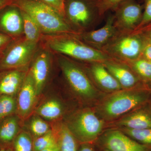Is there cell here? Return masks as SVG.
<instances>
[{
	"mask_svg": "<svg viewBox=\"0 0 151 151\" xmlns=\"http://www.w3.org/2000/svg\"><path fill=\"white\" fill-rule=\"evenodd\" d=\"M150 96L147 88L122 89L105 94L92 108L100 119L111 123L143 106Z\"/></svg>",
	"mask_w": 151,
	"mask_h": 151,
	"instance_id": "1",
	"label": "cell"
},
{
	"mask_svg": "<svg viewBox=\"0 0 151 151\" xmlns=\"http://www.w3.org/2000/svg\"><path fill=\"white\" fill-rule=\"evenodd\" d=\"M60 57L59 67L69 89L85 107H93L106 94L94 86L81 64L64 55Z\"/></svg>",
	"mask_w": 151,
	"mask_h": 151,
	"instance_id": "2",
	"label": "cell"
},
{
	"mask_svg": "<svg viewBox=\"0 0 151 151\" xmlns=\"http://www.w3.org/2000/svg\"><path fill=\"white\" fill-rule=\"evenodd\" d=\"M12 6L16 7L31 17L42 32L49 34L76 33L64 17L47 4L39 0H13Z\"/></svg>",
	"mask_w": 151,
	"mask_h": 151,
	"instance_id": "3",
	"label": "cell"
},
{
	"mask_svg": "<svg viewBox=\"0 0 151 151\" xmlns=\"http://www.w3.org/2000/svg\"><path fill=\"white\" fill-rule=\"evenodd\" d=\"M64 123L79 144H94L107 129V123L97 116L92 107L77 110L67 117Z\"/></svg>",
	"mask_w": 151,
	"mask_h": 151,
	"instance_id": "4",
	"label": "cell"
},
{
	"mask_svg": "<svg viewBox=\"0 0 151 151\" xmlns=\"http://www.w3.org/2000/svg\"><path fill=\"white\" fill-rule=\"evenodd\" d=\"M47 45L62 55L81 62L103 63L111 58L103 52L86 44L74 35H60L50 37Z\"/></svg>",
	"mask_w": 151,
	"mask_h": 151,
	"instance_id": "5",
	"label": "cell"
},
{
	"mask_svg": "<svg viewBox=\"0 0 151 151\" xmlns=\"http://www.w3.org/2000/svg\"><path fill=\"white\" fill-rule=\"evenodd\" d=\"M103 17L97 0H65V19L77 34L94 29Z\"/></svg>",
	"mask_w": 151,
	"mask_h": 151,
	"instance_id": "6",
	"label": "cell"
},
{
	"mask_svg": "<svg viewBox=\"0 0 151 151\" xmlns=\"http://www.w3.org/2000/svg\"><path fill=\"white\" fill-rule=\"evenodd\" d=\"M144 39L139 33L118 32L101 50L111 58L123 62L132 61L141 56Z\"/></svg>",
	"mask_w": 151,
	"mask_h": 151,
	"instance_id": "7",
	"label": "cell"
},
{
	"mask_svg": "<svg viewBox=\"0 0 151 151\" xmlns=\"http://www.w3.org/2000/svg\"><path fill=\"white\" fill-rule=\"evenodd\" d=\"M99 151H151V147L142 145L119 129H106L94 143Z\"/></svg>",
	"mask_w": 151,
	"mask_h": 151,
	"instance_id": "8",
	"label": "cell"
},
{
	"mask_svg": "<svg viewBox=\"0 0 151 151\" xmlns=\"http://www.w3.org/2000/svg\"><path fill=\"white\" fill-rule=\"evenodd\" d=\"M144 7L135 0H124L113 10L114 25L120 33L133 32L141 21Z\"/></svg>",
	"mask_w": 151,
	"mask_h": 151,
	"instance_id": "9",
	"label": "cell"
},
{
	"mask_svg": "<svg viewBox=\"0 0 151 151\" xmlns=\"http://www.w3.org/2000/svg\"><path fill=\"white\" fill-rule=\"evenodd\" d=\"M83 63L81 65L92 83L101 92L107 94L122 89L118 81L105 67L103 62Z\"/></svg>",
	"mask_w": 151,
	"mask_h": 151,
	"instance_id": "10",
	"label": "cell"
},
{
	"mask_svg": "<svg viewBox=\"0 0 151 151\" xmlns=\"http://www.w3.org/2000/svg\"><path fill=\"white\" fill-rule=\"evenodd\" d=\"M37 44L26 40L16 44L6 53L1 63L0 68H17L27 65L33 57Z\"/></svg>",
	"mask_w": 151,
	"mask_h": 151,
	"instance_id": "11",
	"label": "cell"
},
{
	"mask_svg": "<svg viewBox=\"0 0 151 151\" xmlns=\"http://www.w3.org/2000/svg\"><path fill=\"white\" fill-rule=\"evenodd\" d=\"M103 64L122 89L147 88V85L125 63L111 58L103 62Z\"/></svg>",
	"mask_w": 151,
	"mask_h": 151,
	"instance_id": "12",
	"label": "cell"
},
{
	"mask_svg": "<svg viewBox=\"0 0 151 151\" xmlns=\"http://www.w3.org/2000/svg\"><path fill=\"white\" fill-rule=\"evenodd\" d=\"M117 32L114 25V15L111 14L108 15L103 27L78 34L76 36L89 46L101 50Z\"/></svg>",
	"mask_w": 151,
	"mask_h": 151,
	"instance_id": "13",
	"label": "cell"
},
{
	"mask_svg": "<svg viewBox=\"0 0 151 151\" xmlns=\"http://www.w3.org/2000/svg\"><path fill=\"white\" fill-rule=\"evenodd\" d=\"M107 129H141L151 128V111L141 106L114 122L107 123Z\"/></svg>",
	"mask_w": 151,
	"mask_h": 151,
	"instance_id": "14",
	"label": "cell"
},
{
	"mask_svg": "<svg viewBox=\"0 0 151 151\" xmlns=\"http://www.w3.org/2000/svg\"><path fill=\"white\" fill-rule=\"evenodd\" d=\"M19 92L17 111L22 117L25 118L32 111L37 95L34 81L30 72L26 76Z\"/></svg>",
	"mask_w": 151,
	"mask_h": 151,
	"instance_id": "15",
	"label": "cell"
},
{
	"mask_svg": "<svg viewBox=\"0 0 151 151\" xmlns=\"http://www.w3.org/2000/svg\"><path fill=\"white\" fill-rule=\"evenodd\" d=\"M50 65V56L45 51L41 52L35 59L30 73L34 81L37 95H39L46 82Z\"/></svg>",
	"mask_w": 151,
	"mask_h": 151,
	"instance_id": "16",
	"label": "cell"
},
{
	"mask_svg": "<svg viewBox=\"0 0 151 151\" xmlns=\"http://www.w3.org/2000/svg\"><path fill=\"white\" fill-rule=\"evenodd\" d=\"M0 24L6 32L18 35L23 31V19L20 11L14 6L7 9L0 18Z\"/></svg>",
	"mask_w": 151,
	"mask_h": 151,
	"instance_id": "17",
	"label": "cell"
},
{
	"mask_svg": "<svg viewBox=\"0 0 151 151\" xmlns=\"http://www.w3.org/2000/svg\"><path fill=\"white\" fill-rule=\"evenodd\" d=\"M19 119L12 115L0 122V147H12L14 140L19 133Z\"/></svg>",
	"mask_w": 151,
	"mask_h": 151,
	"instance_id": "18",
	"label": "cell"
},
{
	"mask_svg": "<svg viewBox=\"0 0 151 151\" xmlns=\"http://www.w3.org/2000/svg\"><path fill=\"white\" fill-rule=\"evenodd\" d=\"M26 76L25 73L20 70L6 73L0 78V94L14 96L19 92Z\"/></svg>",
	"mask_w": 151,
	"mask_h": 151,
	"instance_id": "19",
	"label": "cell"
},
{
	"mask_svg": "<svg viewBox=\"0 0 151 151\" xmlns=\"http://www.w3.org/2000/svg\"><path fill=\"white\" fill-rule=\"evenodd\" d=\"M55 131L58 151H78L79 143L68 129L65 123L60 124Z\"/></svg>",
	"mask_w": 151,
	"mask_h": 151,
	"instance_id": "20",
	"label": "cell"
},
{
	"mask_svg": "<svg viewBox=\"0 0 151 151\" xmlns=\"http://www.w3.org/2000/svg\"><path fill=\"white\" fill-rule=\"evenodd\" d=\"M64 111V106L60 100L51 99L40 106L36 113L38 116L43 119L54 120L62 116Z\"/></svg>",
	"mask_w": 151,
	"mask_h": 151,
	"instance_id": "21",
	"label": "cell"
},
{
	"mask_svg": "<svg viewBox=\"0 0 151 151\" xmlns=\"http://www.w3.org/2000/svg\"><path fill=\"white\" fill-rule=\"evenodd\" d=\"M127 63L147 86L151 84V61L140 57Z\"/></svg>",
	"mask_w": 151,
	"mask_h": 151,
	"instance_id": "22",
	"label": "cell"
},
{
	"mask_svg": "<svg viewBox=\"0 0 151 151\" xmlns=\"http://www.w3.org/2000/svg\"><path fill=\"white\" fill-rule=\"evenodd\" d=\"M20 11L22 17L23 32L26 40L37 43L42 32L40 28L31 17L24 12Z\"/></svg>",
	"mask_w": 151,
	"mask_h": 151,
	"instance_id": "23",
	"label": "cell"
},
{
	"mask_svg": "<svg viewBox=\"0 0 151 151\" xmlns=\"http://www.w3.org/2000/svg\"><path fill=\"white\" fill-rule=\"evenodd\" d=\"M117 129L121 130L134 140L151 147V128L141 129H132L126 128Z\"/></svg>",
	"mask_w": 151,
	"mask_h": 151,
	"instance_id": "24",
	"label": "cell"
},
{
	"mask_svg": "<svg viewBox=\"0 0 151 151\" xmlns=\"http://www.w3.org/2000/svg\"><path fill=\"white\" fill-rule=\"evenodd\" d=\"M12 147L13 151H33V138L29 132L22 131L14 140Z\"/></svg>",
	"mask_w": 151,
	"mask_h": 151,
	"instance_id": "25",
	"label": "cell"
},
{
	"mask_svg": "<svg viewBox=\"0 0 151 151\" xmlns=\"http://www.w3.org/2000/svg\"><path fill=\"white\" fill-rule=\"evenodd\" d=\"M17 109V101L14 96L0 94V122L12 115Z\"/></svg>",
	"mask_w": 151,
	"mask_h": 151,
	"instance_id": "26",
	"label": "cell"
},
{
	"mask_svg": "<svg viewBox=\"0 0 151 151\" xmlns=\"http://www.w3.org/2000/svg\"><path fill=\"white\" fill-rule=\"evenodd\" d=\"M29 127L30 134L33 139L46 134L50 130L48 124L39 116L33 117L30 122Z\"/></svg>",
	"mask_w": 151,
	"mask_h": 151,
	"instance_id": "27",
	"label": "cell"
},
{
	"mask_svg": "<svg viewBox=\"0 0 151 151\" xmlns=\"http://www.w3.org/2000/svg\"><path fill=\"white\" fill-rule=\"evenodd\" d=\"M57 140L54 132H49L33 139V151H41L55 142Z\"/></svg>",
	"mask_w": 151,
	"mask_h": 151,
	"instance_id": "28",
	"label": "cell"
},
{
	"mask_svg": "<svg viewBox=\"0 0 151 151\" xmlns=\"http://www.w3.org/2000/svg\"><path fill=\"white\" fill-rule=\"evenodd\" d=\"M144 1V10L142 17L139 24L134 31L140 29L151 22V0Z\"/></svg>",
	"mask_w": 151,
	"mask_h": 151,
	"instance_id": "29",
	"label": "cell"
},
{
	"mask_svg": "<svg viewBox=\"0 0 151 151\" xmlns=\"http://www.w3.org/2000/svg\"><path fill=\"white\" fill-rule=\"evenodd\" d=\"M124 0H97L101 13L103 16L109 11L113 9Z\"/></svg>",
	"mask_w": 151,
	"mask_h": 151,
	"instance_id": "30",
	"label": "cell"
},
{
	"mask_svg": "<svg viewBox=\"0 0 151 151\" xmlns=\"http://www.w3.org/2000/svg\"><path fill=\"white\" fill-rule=\"evenodd\" d=\"M55 9L61 15L65 17V0H39Z\"/></svg>",
	"mask_w": 151,
	"mask_h": 151,
	"instance_id": "31",
	"label": "cell"
},
{
	"mask_svg": "<svg viewBox=\"0 0 151 151\" xmlns=\"http://www.w3.org/2000/svg\"><path fill=\"white\" fill-rule=\"evenodd\" d=\"M143 37L145 39L141 57L151 61V40Z\"/></svg>",
	"mask_w": 151,
	"mask_h": 151,
	"instance_id": "32",
	"label": "cell"
},
{
	"mask_svg": "<svg viewBox=\"0 0 151 151\" xmlns=\"http://www.w3.org/2000/svg\"><path fill=\"white\" fill-rule=\"evenodd\" d=\"M133 32L139 33L143 36L151 40V22L140 29Z\"/></svg>",
	"mask_w": 151,
	"mask_h": 151,
	"instance_id": "33",
	"label": "cell"
},
{
	"mask_svg": "<svg viewBox=\"0 0 151 151\" xmlns=\"http://www.w3.org/2000/svg\"><path fill=\"white\" fill-rule=\"evenodd\" d=\"M78 151H97L96 147L92 143L79 144Z\"/></svg>",
	"mask_w": 151,
	"mask_h": 151,
	"instance_id": "34",
	"label": "cell"
},
{
	"mask_svg": "<svg viewBox=\"0 0 151 151\" xmlns=\"http://www.w3.org/2000/svg\"><path fill=\"white\" fill-rule=\"evenodd\" d=\"M41 151H58V145L57 141L56 140L55 142Z\"/></svg>",
	"mask_w": 151,
	"mask_h": 151,
	"instance_id": "35",
	"label": "cell"
},
{
	"mask_svg": "<svg viewBox=\"0 0 151 151\" xmlns=\"http://www.w3.org/2000/svg\"><path fill=\"white\" fill-rule=\"evenodd\" d=\"M13 0H0V11L8 6L12 5Z\"/></svg>",
	"mask_w": 151,
	"mask_h": 151,
	"instance_id": "36",
	"label": "cell"
},
{
	"mask_svg": "<svg viewBox=\"0 0 151 151\" xmlns=\"http://www.w3.org/2000/svg\"><path fill=\"white\" fill-rule=\"evenodd\" d=\"M10 38L8 36L0 34V47L8 42Z\"/></svg>",
	"mask_w": 151,
	"mask_h": 151,
	"instance_id": "37",
	"label": "cell"
},
{
	"mask_svg": "<svg viewBox=\"0 0 151 151\" xmlns=\"http://www.w3.org/2000/svg\"><path fill=\"white\" fill-rule=\"evenodd\" d=\"M0 151H13L12 147H1Z\"/></svg>",
	"mask_w": 151,
	"mask_h": 151,
	"instance_id": "38",
	"label": "cell"
}]
</instances>
